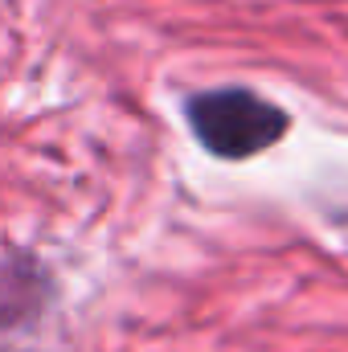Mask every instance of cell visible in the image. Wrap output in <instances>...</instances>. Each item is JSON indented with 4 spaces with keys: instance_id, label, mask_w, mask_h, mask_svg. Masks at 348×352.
Listing matches in <instances>:
<instances>
[{
    "instance_id": "cell-1",
    "label": "cell",
    "mask_w": 348,
    "mask_h": 352,
    "mask_svg": "<svg viewBox=\"0 0 348 352\" xmlns=\"http://www.w3.org/2000/svg\"><path fill=\"white\" fill-rule=\"evenodd\" d=\"M188 127L193 135L221 160H246L270 148L287 131V115L259 98L254 90L226 87L205 90L188 102Z\"/></svg>"
}]
</instances>
